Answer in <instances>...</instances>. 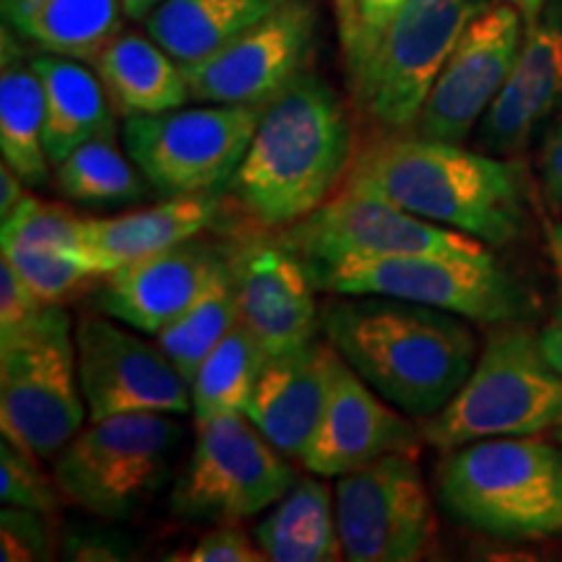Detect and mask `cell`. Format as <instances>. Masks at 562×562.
I'll use <instances>...</instances> for the list:
<instances>
[{
    "label": "cell",
    "instance_id": "cell-1",
    "mask_svg": "<svg viewBox=\"0 0 562 562\" xmlns=\"http://www.w3.org/2000/svg\"><path fill=\"white\" fill-rule=\"evenodd\" d=\"M344 188L472 235L492 248L516 243L529 224V170L518 157L463 149L409 133L375 136L351 161Z\"/></svg>",
    "mask_w": 562,
    "mask_h": 562
},
{
    "label": "cell",
    "instance_id": "cell-2",
    "mask_svg": "<svg viewBox=\"0 0 562 562\" xmlns=\"http://www.w3.org/2000/svg\"><path fill=\"white\" fill-rule=\"evenodd\" d=\"M461 315L378 294H336L321 328L349 368L412 419H430L467 383L476 339Z\"/></svg>",
    "mask_w": 562,
    "mask_h": 562
},
{
    "label": "cell",
    "instance_id": "cell-3",
    "mask_svg": "<svg viewBox=\"0 0 562 562\" xmlns=\"http://www.w3.org/2000/svg\"><path fill=\"white\" fill-rule=\"evenodd\" d=\"M355 157L349 110L307 70L263 108L227 191L258 227L279 232L334 199Z\"/></svg>",
    "mask_w": 562,
    "mask_h": 562
},
{
    "label": "cell",
    "instance_id": "cell-4",
    "mask_svg": "<svg viewBox=\"0 0 562 562\" xmlns=\"http://www.w3.org/2000/svg\"><path fill=\"white\" fill-rule=\"evenodd\" d=\"M438 495L456 521L487 537H560L562 451L533 435L469 442L440 463Z\"/></svg>",
    "mask_w": 562,
    "mask_h": 562
},
{
    "label": "cell",
    "instance_id": "cell-5",
    "mask_svg": "<svg viewBox=\"0 0 562 562\" xmlns=\"http://www.w3.org/2000/svg\"><path fill=\"white\" fill-rule=\"evenodd\" d=\"M526 321L501 323L484 341L472 375L430 419L422 440L438 451L513 435H539L562 419V375L544 360Z\"/></svg>",
    "mask_w": 562,
    "mask_h": 562
},
{
    "label": "cell",
    "instance_id": "cell-6",
    "mask_svg": "<svg viewBox=\"0 0 562 562\" xmlns=\"http://www.w3.org/2000/svg\"><path fill=\"white\" fill-rule=\"evenodd\" d=\"M487 5L490 0H406L347 60L351 104L375 136L412 131L456 42Z\"/></svg>",
    "mask_w": 562,
    "mask_h": 562
},
{
    "label": "cell",
    "instance_id": "cell-7",
    "mask_svg": "<svg viewBox=\"0 0 562 562\" xmlns=\"http://www.w3.org/2000/svg\"><path fill=\"white\" fill-rule=\"evenodd\" d=\"M87 419L74 321L63 305H45L30 326L0 339V430L53 461Z\"/></svg>",
    "mask_w": 562,
    "mask_h": 562
},
{
    "label": "cell",
    "instance_id": "cell-8",
    "mask_svg": "<svg viewBox=\"0 0 562 562\" xmlns=\"http://www.w3.org/2000/svg\"><path fill=\"white\" fill-rule=\"evenodd\" d=\"M331 294H378L438 307L476 323H516L537 311V297L490 250L480 256H393L347 261L313 273Z\"/></svg>",
    "mask_w": 562,
    "mask_h": 562
},
{
    "label": "cell",
    "instance_id": "cell-9",
    "mask_svg": "<svg viewBox=\"0 0 562 562\" xmlns=\"http://www.w3.org/2000/svg\"><path fill=\"white\" fill-rule=\"evenodd\" d=\"M178 414L136 412L89 422L53 459L63 495L104 521H125L170 474Z\"/></svg>",
    "mask_w": 562,
    "mask_h": 562
},
{
    "label": "cell",
    "instance_id": "cell-10",
    "mask_svg": "<svg viewBox=\"0 0 562 562\" xmlns=\"http://www.w3.org/2000/svg\"><path fill=\"white\" fill-rule=\"evenodd\" d=\"M261 104H209L125 117L123 144L138 170L161 195L227 191L243 165Z\"/></svg>",
    "mask_w": 562,
    "mask_h": 562
},
{
    "label": "cell",
    "instance_id": "cell-11",
    "mask_svg": "<svg viewBox=\"0 0 562 562\" xmlns=\"http://www.w3.org/2000/svg\"><path fill=\"white\" fill-rule=\"evenodd\" d=\"M199 427L193 453L170 495L186 521L237 524L269 510L297 474L248 414H222Z\"/></svg>",
    "mask_w": 562,
    "mask_h": 562
},
{
    "label": "cell",
    "instance_id": "cell-12",
    "mask_svg": "<svg viewBox=\"0 0 562 562\" xmlns=\"http://www.w3.org/2000/svg\"><path fill=\"white\" fill-rule=\"evenodd\" d=\"M311 273L393 256H480L482 240L427 222L381 195L341 188L305 220L273 232Z\"/></svg>",
    "mask_w": 562,
    "mask_h": 562
},
{
    "label": "cell",
    "instance_id": "cell-13",
    "mask_svg": "<svg viewBox=\"0 0 562 562\" xmlns=\"http://www.w3.org/2000/svg\"><path fill=\"white\" fill-rule=\"evenodd\" d=\"M344 560L417 562L432 550L435 513L414 453H389L334 487Z\"/></svg>",
    "mask_w": 562,
    "mask_h": 562
},
{
    "label": "cell",
    "instance_id": "cell-14",
    "mask_svg": "<svg viewBox=\"0 0 562 562\" xmlns=\"http://www.w3.org/2000/svg\"><path fill=\"white\" fill-rule=\"evenodd\" d=\"M138 334L100 315H83L76 323V357L89 422L136 412H193L191 385L182 372L157 341Z\"/></svg>",
    "mask_w": 562,
    "mask_h": 562
},
{
    "label": "cell",
    "instance_id": "cell-15",
    "mask_svg": "<svg viewBox=\"0 0 562 562\" xmlns=\"http://www.w3.org/2000/svg\"><path fill=\"white\" fill-rule=\"evenodd\" d=\"M318 40V11L311 0H286L271 16L206 60L186 68L195 102L261 104L311 70Z\"/></svg>",
    "mask_w": 562,
    "mask_h": 562
},
{
    "label": "cell",
    "instance_id": "cell-16",
    "mask_svg": "<svg viewBox=\"0 0 562 562\" xmlns=\"http://www.w3.org/2000/svg\"><path fill=\"white\" fill-rule=\"evenodd\" d=\"M524 32L521 11L503 0L487 5L456 42L409 136L461 144L513 74Z\"/></svg>",
    "mask_w": 562,
    "mask_h": 562
},
{
    "label": "cell",
    "instance_id": "cell-17",
    "mask_svg": "<svg viewBox=\"0 0 562 562\" xmlns=\"http://www.w3.org/2000/svg\"><path fill=\"white\" fill-rule=\"evenodd\" d=\"M232 263L240 292V321L269 357L318 339V286L297 252L263 229V235L235 243Z\"/></svg>",
    "mask_w": 562,
    "mask_h": 562
},
{
    "label": "cell",
    "instance_id": "cell-18",
    "mask_svg": "<svg viewBox=\"0 0 562 562\" xmlns=\"http://www.w3.org/2000/svg\"><path fill=\"white\" fill-rule=\"evenodd\" d=\"M235 243L195 235L172 248L121 266L102 279L100 311L133 331L157 336L188 311L232 261Z\"/></svg>",
    "mask_w": 562,
    "mask_h": 562
},
{
    "label": "cell",
    "instance_id": "cell-19",
    "mask_svg": "<svg viewBox=\"0 0 562 562\" xmlns=\"http://www.w3.org/2000/svg\"><path fill=\"white\" fill-rule=\"evenodd\" d=\"M422 430L406 414L349 368L336 355L326 412L311 446L302 453V467L318 476H341L389 453H417Z\"/></svg>",
    "mask_w": 562,
    "mask_h": 562
},
{
    "label": "cell",
    "instance_id": "cell-20",
    "mask_svg": "<svg viewBox=\"0 0 562 562\" xmlns=\"http://www.w3.org/2000/svg\"><path fill=\"white\" fill-rule=\"evenodd\" d=\"M562 100V0H550L531 24L513 74L480 121L487 154L518 157Z\"/></svg>",
    "mask_w": 562,
    "mask_h": 562
},
{
    "label": "cell",
    "instance_id": "cell-21",
    "mask_svg": "<svg viewBox=\"0 0 562 562\" xmlns=\"http://www.w3.org/2000/svg\"><path fill=\"white\" fill-rule=\"evenodd\" d=\"M331 341L315 339L305 347L266 360L245 414L266 440L286 459H302L318 430L331 391Z\"/></svg>",
    "mask_w": 562,
    "mask_h": 562
},
{
    "label": "cell",
    "instance_id": "cell-22",
    "mask_svg": "<svg viewBox=\"0 0 562 562\" xmlns=\"http://www.w3.org/2000/svg\"><path fill=\"white\" fill-rule=\"evenodd\" d=\"M220 214V193H201L175 195L157 206L128 211L112 220L83 216V252L94 263V269L108 277L121 266L203 235L216 227Z\"/></svg>",
    "mask_w": 562,
    "mask_h": 562
},
{
    "label": "cell",
    "instance_id": "cell-23",
    "mask_svg": "<svg viewBox=\"0 0 562 562\" xmlns=\"http://www.w3.org/2000/svg\"><path fill=\"white\" fill-rule=\"evenodd\" d=\"M91 66L104 83L115 115H157L193 100L186 68L146 30L115 34Z\"/></svg>",
    "mask_w": 562,
    "mask_h": 562
},
{
    "label": "cell",
    "instance_id": "cell-24",
    "mask_svg": "<svg viewBox=\"0 0 562 562\" xmlns=\"http://www.w3.org/2000/svg\"><path fill=\"white\" fill-rule=\"evenodd\" d=\"M45 89V149L55 167L89 138L115 133V110L97 70L83 60L55 53H34Z\"/></svg>",
    "mask_w": 562,
    "mask_h": 562
},
{
    "label": "cell",
    "instance_id": "cell-25",
    "mask_svg": "<svg viewBox=\"0 0 562 562\" xmlns=\"http://www.w3.org/2000/svg\"><path fill=\"white\" fill-rule=\"evenodd\" d=\"M0 151L30 188L45 186L50 159L45 149V89L26 42L3 26L0 40Z\"/></svg>",
    "mask_w": 562,
    "mask_h": 562
},
{
    "label": "cell",
    "instance_id": "cell-26",
    "mask_svg": "<svg viewBox=\"0 0 562 562\" xmlns=\"http://www.w3.org/2000/svg\"><path fill=\"white\" fill-rule=\"evenodd\" d=\"M3 21L42 53L94 63L125 30L121 0H0Z\"/></svg>",
    "mask_w": 562,
    "mask_h": 562
},
{
    "label": "cell",
    "instance_id": "cell-27",
    "mask_svg": "<svg viewBox=\"0 0 562 562\" xmlns=\"http://www.w3.org/2000/svg\"><path fill=\"white\" fill-rule=\"evenodd\" d=\"M284 3L286 0H165L144 21V30L182 68H191Z\"/></svg>",
    "mask_w": 562,
    "mask_h": 562
},
{
    "label": "cell",
    "instance_id": "cell-28",
    "mask_svg": "<svg viewBox=\"0 0 562 562\" xmlns=\"http://www.w3.org/2000/svg\"><path fill=\"white\" fill-rule=\"evenodd\" d=\"M256 542L273 562H336L344 558L336 497L326 482L297 476L286 495L258 524Z\"/></svg>",
    "mask_w": 562,
    "mask_h": 562
},
{
    "label": "cell",
    "instance_id": "cell-29",
    "mask_svg": "<svg viewBox=\"0 0 562 562\" xmlns=\"http://www.w3.org/2000/svg\"><path fill=\"white\" fill-rule=\"evenodd\" d=\"M269 360V351L252 336L243 321L209 351L191 381L195 425L222 417L245 414L258 375Z\"/></svg>",
    "mask_w": 562,
    "mask_h": 562
},
{
    "label": "cell",
    "instance_id": "cell-30",
    "mask_svg": "<svg viewBox=\"0 0 562 562\" xmlns=\"http://www.w3.org/2000/svg\"><path fill=\"white\" fill-rule=\"evenodd\" d=\"M237 323H240V292H237L235 263L229 261L199 294V300L157 336V344L191 385L209 351Z\"/></svg>",
    "mask_w": 562,
    "mask_h": 562
},
{
    "label": "cell",
    "instance_id": "cell-31",
    "mask_svg": "<svg viewBox=\"0 0 562 562\" xmlns=\"http://www.w3.org/2000/svg\"><path fill=\"white\" fill-rule=\"evenodd\" d=\"M55 186L66 199L89 206L131 203L146 193L144 172L117 146V131L89 138L55 165Z\"/></svg>",
    "mask_w": 562,
    "mask_h": 562
},
{
    "label": "cell",
    "instance_id": "cell-32",
    "mask_svg": "<svg viewBox=\"0 0 562 562\" xmlns=\"http://www.w3.org/2000/svg\"><path fill=\"white\" fill-rule=\"evenodd\" d=\"M3 258H9L13 269L45 305H63V300L104 279V273L97 271L81 250L9 248L3 250Z\"/></svg>",
    "mask_w": 562,
    "mask_h": 562
},
{
    "label": "cell",
    "instance_id": "cell-33",
    "mask_svg": "<svg viewBox=\"0 0 562 562\" xmlns=\"http://www.w3.org/2000/svg\"><path fill=\"white\" fill-rule=\"evenodd\" d=\"M9 248L83 252V216L63 206V203L42 201L30 193L9 220L0 222V250Z\"/></svg>",
    "mask_w": 562,
    "mask_h": 562
},
{
    "label": "cell",
    "instance_id": "cell-34",
    "mask_svg": "<svg viewBox=\"0 0 562 562\" xmlns=\"http://www.w3.org/2000/svg\"><path fill=\"white\" fill-rule=\"evenodd\" d=\"M37 461L40 456L3 438L0 442V503L50 516L60 508V497L66 495H63L55 474L47 476Z\"/></svg>",
    "mask_w": 562,
    "mask_h": 562
},
{
    "label": "cell",
    "instance_id": "cell-35",
    "mask_svg": "<svg viewBox=\"0 0 562 562\" xmlns=\"http://www.w3.org/2000/svg\"><path fill=\"white\" fill-rule=\"evenodd\" d=\"M47 513L3 505L0 513V560L37 562L53 558L50 531L45 524Z\"/></svg>",
    "mask_w": 562,
    "mask_h": 562
},
{
    "label": "cell",
    "instance_id": "cell-36",
    "mask_svg": "<svg viewBox=\"0 0 562 562\" xmlns=\"http://www.w3.org/2000/svg\"><path fill=\"white\" fill-rule=\"evenodd\" d=\"M45 302L30 290L9 258L0 261V339H9L37 318Z\"/></svg>",
    "mask_w": 562,
    "mask_h": 562
},
{
    "label": "cell",
    "instance_id": "cell-37",
    "mask_svg": "<svg viewBox=\"0 0 562 562\" xmlns=\"http://www.w3.org/2000/svg\"><path fill=\"white\" fill-rule=\"evenodd\" d=\"M188 562H263L269 560L261 544L252 542L237 524H216L214 531L203 533L199 544L191 554H186Z\"/></svg>",
    "mask_w": 562,
    "mask_h": 562
},
{
    "label": "cell",
    "instance_id": "cell-38",
    "mask_svg": "<svg viewBox=\"0 0 562 562\" xmlns=\"http://www.w3.org/2000/svg\"><path fill=\"white\" fill-rule=\"evenodd\" d=\"M66 558L74 560H131L133 544L121 533L97 529V526H76L66 533Z\"/></svg>",
    "mask_w": 562,
    "mask_h": 562
},
{
    "label": "cell",
    "instance_id": "cell-39",
    "mask_svg": "<svg viewBox=\"0 0 562 562\" xmlns=\"http://www.w3.org/2000/svg\"><path fill=\"white\" fill-rule=\"evenodd\" d=\"M539 170H542V193L547 206L558 214L562 211V112L558 121L547 128Z\"/></svg>",
    "mask_w": 562,
    "mask_h": 562
},
{
    "label": "cell",
    "instance_id": "cell-40",
    "mask_svg": "<svg viewBox=\"0 0 562 562\" xmlns=\"http://www.w3.org/2000/svg\"><path fill=\"white\" fill-rule=\"evenodd\" d=\"M406 0H357V13H360V30H357L355 45L344 53V60L355 58L357 53L364 50L372 40L378 37V32L389 24L393 13H396Z\"/></svg>",
    "mask_w": 562,
    "mask_h": 562
},
{
    "label": "cell",
    "instance_id": "cell-41",
    "mask_svg": "<svg viewBox=\"0 0 562 562\" xmlns=\"http://www.w3.org/2000/svg\"><path fill=\"white\" fill-rule=\"evenodd\" d=\"M558 263V297H554L550 323L539 331V347H542L544 360L562 375V263Z\"/></svg>",
    "mask_w": 562,
    "mask_h": 562
},
{
    "label": "cell",
    "instance_id": "cell-42",
    "mask_svg": "<svg viewBox=\"0 0 562 562\" xmlns=\"http://www.w3.org/2000/svg\"><path fill=\"white\" fill-rule=\"evenodd\" d=\"M26 188L30 186H26L24 178L3 161V165H0V222L9 220L13 211L21 206V201L30 195Z\"/></svg>",
    "mask_w": 562,
    "mask_h": 562
},
{
    "label": "cell",
    "instance_id": "cell-43",
    "mask_svg": "<svg viewBox=\"0 0 562 562\" xmlns=\"http://www.w3.org/2000/svg\"><path fill=\"white\" fill-rule=\"evenodd\" d=\"M336 21H339V40L341 50L347 53L357 40V30H360V13H357V0H334Z\"/></svg>",
    "mask_w": 562,
    "mask_h": 562
},
{
    "label": "cell",
    "instance_id": "cell-44",
    "mask_svg": "<svg viewBox=\"0 0 562 562\" xmlns=\"http://www.w3.org/2000/svg\"><path fill=\"white\" fill-rule=\"evenodd\" d=\"M121 3H123L125 16L131 21H146L149 19V13L157 9V5L165 3V0H121Z\"/></svg>",
    "mask_w": 562,
    "mask_h": 562
},
{
    "label": "cell",
    "instance_id": "cell-45",
    "mask_svg": "<svg viewBox=\"0 0 562 562\" xmlns=\"http://www.w3.org/2000/svg\"><path fill=\"white\" fill-rule=\"evenodd\" d=\"M503 3H510L513 9L521 11L526 24H531V21L544 11V5L550 3V0H503Z\"/></svg>",
    "mask_w": 562,
    "mask_h": 562
},
{
    "label": "cell",
    "instance_id": "cell-46",
    "mask_svg": "<svg viewBox=\"0 0 562 562\" xmlns=\"http://www.w3.org/2000/svg\"><path fill=\"white\" fill-rule=\"evenodd\" d=\"M544 232H547V243H550L552 258H554V261L562 263V224L550 220L544 224Z\"/></svg>",
    "mask_w": 562,
    "mask_h": 562
},
{
    "label": "cell",
    "instance_id": "cell-47",
    "mask_svg": "<svg viewBox=\"0 0 562 562\" xmlns=\"http://www.w3.org/2000/svg\"><path fill=\"white\" fill-rule=\"evenodd\" d=\"M558 432H560V440H562V419H560V425H558Z\"/></svg>",
    "mask_w": 562,
    "mask_h": 562
}]
</instances>
